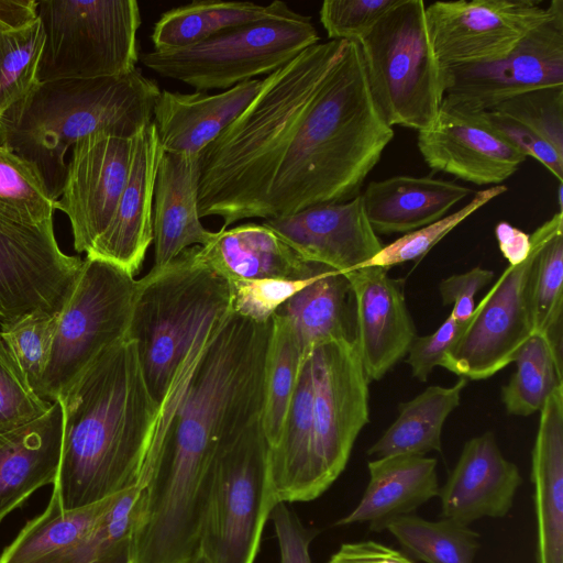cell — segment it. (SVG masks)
<instances>
[{"instance_id": "f6af8a7d", "label": "cell", "mask_w": 563, "mask_h": 563, "mask_svg": "<svg viewBox=\"0 0 563 563\" xmlns=\"http://www.w3.org/2000/svg\"><path fill=\"white\" fill-rule=\"evenodd\" d=\"M463 327L464 324L457 322L450 313L432 334L417 336L406 360L412 376L420 382H426L433 368L441 365Z\"/></svg>"}, {"instance_id": "d4e9b609", "label": "cell", "mask_w": 563, "mask_h": 563, "mask_svg": "<svg viewBox=\"0 0 563 563\" xmlns=\"http://www.w3.org/2000/svg\"><path fill=\"white\" fill-rule=\"evenodd\" d=\"M58 400L38 419L0 434V521L38 488L54 484L62 450Z\"/></svg>"}, {"instance_id": "5bb4252c", "label": "cell", "mask_w": 563, "mask_h": 563, "mask_svg": "<svg viewBox=\"0 0 563 563\" xmlns=\"http://www.w3.org/2000/svg\"><path fill=\"white\" fill-rule=\"evenodd\" d=\"M545 13L547 7L534 0L437 1L426 7V21L445 69L505 57Z\"/></svg>"}, {"instance_id": "e0dca14e", "label": "cell", "mask_w": 563, "mask_h": 563, "mask_svg": "<svg viewBox=\"0 0 563 563\" xmlns=\"http://www.w3.org/2000/svg\"><path fill=\"white\" fill-rule=\"evenodd\" d=\"M133 140L97 133L71 147L58 210L70 222L78 253L91 250L114 214L128 179Z\"/></svg>"}, {"instance_id": "816d5d0a", "label": "cell", "mask_w": 563, "mask_h": 563, "mask_svg": "<svg viewBox=\"0 0 563 563\" xmlns=\"http://www.w3.org/2000/svg\"><path fill=\"white\" fill-rule=\"evenodd\" d=\"M188 563H207L206 559L203 558V555L198 551L190 560Z\"/></svg>"}, {"instance_id": "484cf974", "label": "cell", "mask_w": 563, "mask_h": 563, "mask_svg": "<svg viewBox=\"0 0 563 563\" xmlns=\"http://www.w3.org/2000/svg\"><path fill=\"white\" fill-rule=\"evenodd\" d=\"M537 563H563V385L540 410L531 455Z\"/></svg>"}, {"instance_id": "8fae6325", "label": "cell", "mask_w": 563, "mask_h": 563, "mask_svg": "<svg viewBox=\"0 0 563 563\" xmlns=\"http://www.w3.org/2000/svg\"><path fill=\"white\" fill-rule=\"evenodd\" d=\"M313 377L310 492L312 500L341 475L369 421L368 384L356 340L328 342L310 352Z\"/></svg>"}, {"instance_id": "4316f807", "label": "cell", "mask_w": 563, "mask_h": 563, "mask_svg": "<svg viewBox=\"0 0 563 563\" xmlns=\"http://www.w3.org/2000/svg\"><path fill=\"white\" fill-rule=\"evenodd\" d=\"M369 479L357 506L335 526L368 523L385 530L395 518L413 514L439 494L437 460L420 455H390L367 464Z\"/></svg>"}, {"instance_id": "b9f144b4", "label": "cell", "mask_w": 563, "mask_h": 563, "mask_svg": "<svg viewBox=\"0 0 563 563\" xmlns=\"http://www.w3.org/2000/svg\"><path fill=\"white\" fill-rule=\"evenodd\" d=\"M52 404L35 393L0 333V434L38 419Z\"/></svg>"}, {"instance_id": "c3c4849f", "label": "cell", "mask_w": 563, "mask_h": 563, "mask_svg": "<svg viewBox=\"0 0 563 563\" xmlns=\"http://www.w3.org/2000/svg\"><path fill=\"white\" fill-rule=\"evenodd\" d=\"M327 563H416L401 551L376 541L343 543Z\"/></svg>"}, {"instance_id": "bcb514c9", "label": "cell", "mask_w": 563, "mask_h": 563, "mask_svg": "<svg viewBox=\"0 0 563 563\" xmlns=\"http://www.w3.org/2000/svg\"><path fill=\"white\" fill-rule=\"evenodd\" d=\"M279 544V563H312L309 547L317 531L303 526L286 503H277L269 516Z\"/></svg>"}, {"instance_id": "1f68e13d", "label": "cell", "mask_w": 563, "mask_h": 563, "mask_svg": "<svg viewBox=\"0 0 563 563\" xmlns=\"http://www.w3.org/2000/svg\"><path fill=\"white\" fill-rule=\"evenodd\" d=\"M290 7L279 0L267 5L249 1L195 0L164 12L153 26L155 49L184 47L230 29L283 14Z\"/></svg>"}, {"instance_id": "ee69618b", "label": "cell", "mask_w": 563, "mask_h": 563, "mask_svg": "<svg viewBox=\"0 0 563 563\" xmlns=\"http://www.w3.org/2000/svg\"><path fill=\"white\" fill-rule=\"evenodd\" d=\"M398 0H325L319 16L329 40L357 41Z\"/></svg>"}, {"instance_id": "d6a6232c", "label": "cell", "mask_w": 563, "mask_h": 563, "mask_svg": "<svg viewBox=\"0 0 563 563\" xmlns=\"http://www.w3.org/2000/svg\"><path fill=\"white\" fill-rule=\"evenodd\" d=\"M466 385L467 379L460 377L452 386H429L413 399L400 404L398 417L367 450V454L379 459L440 452L443 424L460 405Z\"/></svg>"}, {"instance_id": "7c38bea8", "label": "cell", "mask_w": 563, "mask_h": 563, "mask_svg": "<svg viewBox=\"0 0 563 563\" xmlns=\"http://www.w3.org/2000/svg\"><path fill=\"white\" fill-rule=\"evenodd\" d=\"M509 266L482 298L440 366L466 379H485L514 362L534 333L531 279L537 254Z\"/></svg>"}, {"instance_id": "cb8c5ba5", "label": "cell", "mask_w": 563, "mask_h": 563, "mask_svg": "<svg viewBox=\"0 0 563 563\" xmlns=\"http://www.w3.org/2000/svg\"><path fill=\"white\" fill-rule=\"evenodd\" d=\"M198 257L229 283L261 278L303 279L323 266L306 262L263 223L247 222L214 232L196 245Z\"/></svg>"}, {"instance_id": "d590c367", "label": "cell", "mask_w": 563, "mask_h": 563, "mask_svg": "<svg viewBox=\"0 0 563 563\" xmlns=\"http://www.w3.org/2000/svg\"><path fill=\"white\" fill-rule=\"evenodd\" d=\"M516 371L501 388L508 413L530 416L540 412L548 397L562 383V354L542 334L533 333L518 351Z\"/></svg>"}, {"instance_id": "4fadbf2b", "label": "cell", "mask_w": 563, "mask_h": 563, "mask_svg": "<svg viewBox=\"0 0 563 563\" xmlns=\"http://www.w3.org/2000/svg\"><path fill=\"white\" fill-rule=\"evenodd\" d=\"M53 220H0V324L35 311L59 314L65 307L84 260L59 249Z\"/></svg>"}, {"instance_id": "60d3db41", "label": "cell", "mask_w": 563, "mask_h": 563, "mask_svg": "<svg viewBox=\"0 0 563 563\" xmlns=\"http://www.w3.org/2000/svg\"><path fill=\"white\" fill-rule=\"evenodd\" d=\"M57 318L58 314L35 311L0 324L4 342L35 393L51 356Z\"/></svg>"}, {"instance_id": "277c9868", "label": "cell", "mask_w": 563, "mask_h": 563, "mask_svg": "<svg viewBox=\"0 0 563 563\" xmlns=\"http://www.w3.org/2000/svg\"><path fill=\"white\" fill-rule=\"evenodd\" d=\"M230 310L229 282L198 257L196 245L137 279L126 336L136 345L146 386L158 407L151 453Z\"/></svg>"}, {"instance_id": "7402d4cb", "label": "cell", "mask_w": 563, "mask_h": 563, "mask_svg": "<svg viewBox=\"0 0 563 563\" xmlns=\"http://www.w3.org/2000/svg\"><path fill=\"white\" fill-rule=\"evenodd\" d=\"M263 79L209 95L161 90L153 111L163 153L201 155L255 98Z\"/></svg>"}, {"instance_id": "603a6c76", "label": "cell", "mask_w": 563, "mask_h": 563, "mask_svg": "<svg viewBox=\"0 0 563 563\" xmlns=\"http://www.w3.org/2000/svg\"><path fill=\"white\" fill-rule=\"evenodd\" d=\"M201 155L163 153L153 199L154 264L159 269L183 251L211 241L199 216Z\"/></svg>"}, {"instance_id": "f546056e", "label": "cell", "mask_w": 563, "mask_h": 563, "mask_svg": "<svg viewBox=\"0 0 563 563\" xmlns=\"http://www.w3.org/2000/svg\"><path fill=\"white\" fill-rule=\"evenodd\" d=\"M275 313L288 320L302 355L328 342L356 339L350 279L346 274L328 267H323Z\"/></svg>"}, {"instance_id": "2e32d148", "label": "cell", "mask_w": 563, "mask_h": 563, "mask_svg": "<svg viewBox=\"0 0 563 563\" xmlns=\"http://www.w3.org/2000/svg\"><path fill=\"white\" fill-rule=\"evenodd\" d=\"M417 146L432 170L476 185H501L527 159L484 110L446 97L433 122L418 132Z\"/></svg>"}, {"instance_id": "9a60e30c", "label": "cell", "mask_w": 563, "mask_h": 563, "mask_svg": "<svg viewBox=\"0 0 563 563\" xmlns=\"http://www.w3.org/2000/svg\"><path fill=\"white\" fill-rule=\"evenodd\" d=\"M444 97L476 110L539 88L563 86V0L505 57L443 69Z\"/></svg>"}, {"instance_id": "6da1fadb", "label": "cell", "mask_w": 563, "mask_h": 563, "mask_svg": "<svg viewBox=\"0 0 563 563\" xmlns=\"http://www.w3.org/2000/svg\"><path fill=\"white\" fill-rule=\"evenodd\" d=\"M394 130L371 95L356 41L319 42L266 76L201 154L200 218L233 223L346 202Z\"/></svg>"}, {"instance_id": "ab89813d", "label": "cell", "mask_w": 563, "mask_h": 563, "mask_svg": "<svg viewBox=\"0 0 563 563\" xmlns=\"http://www.w3.org/2000/svg\"><path fill=\"white\" fill-rule=\"evenodd\" d=\"M507 189V186L501 184L477 191L472 200L457 211L405 233L394 242L384 245L364 267L379 266L389 269L394 265L421 258L461 222L494 198L505 194Z\"/></svg>"}, {"instance_id": "8992f818", "label": "cell", "mask_w": 563, "mask_h": 563, "mask_svg": "<svg viewBox=\"0 0 563 563\" xmlns=\"http://www.w3.org/2000/svg\"><path fill=\"white\" fill-rule=\"evenodd\" d=\"M426 7L422 0H398L356 41L373 100L391 128L427 129L444 99Z\"/></svg>"}, {"instance_id": "ffe728a7", "label": "cell", "mask_w": 563, "mask_h": 563, "mask_svg": "<svg viewBox=\"0 0 563 563\" xmlns=\"http://www.w3.org/2000/svg\"><path fill=\"white\" fill-rule=\"evenodd\" d=\"M163 151L152 121L133 140L124 189L114 214L86 256L110 262L130 274L140 271L153 242V199Z\"/></svg>"}, {"instance_id": "836d02e7", "label": "cell", "mask_w": 563, "mask_h": 563, "mask_svg": "<svg viewBox=\"0 0 563 563\" xmlns=\"http://www.w3.org/2000/svg\"><path fill=\"white\" fill-rule=\"evenodd\" d=\"M537 254L531 279L534 333L544 335L562 354L563 213L555 212L531 234Z\"/></svg>"}, {"instance_id": "f35d334b", "label": "cell", "mask_w": 563, "mask_h": 563, "mask_svg": "<svg viewBox=\"0 0 563 563\" xmlns=\"http://www.w3.org/2000/svg\"><path fill=\"white\" fill-rule=\"evenodd\" d=\"M40 19L13 32H0V119L37 84L44 45Z\"/></svg>"}, {"instance_id": "d6986e66", "label": "cell", "mask_w": 563, "mask_h": 563, "mask_svg": "<svg viewBox=\"0 0 563 563\" xmlns=\"http://www.w3.org/2000/svg\"><path fill=\"white\" fill-rule=\"evenodd\" d=\"M354 297L357 349L369 380H378L407 355L417 338L401 282L388 269L367 266L346 273Z\"/></svg>"}, {"instance_id": "44dd1931", "label": "cell", "mask_w": 563, "mask_h": 563, "mask_svg": "<svg viewBox=\"0 0 563 563\" xmlns=\"http://www.w3.org/2000/svg\"><path fill=\"white\" fill-rule=\"evenodd\" d=\"M521 483L518 466L503 455L494 433L474 437L439 489L442 517L465 526L505 517Z\"/></svg>"}, {"instance_id": "f907efd6", "label": "cell", "mask_w": 563, "mask_h": 563, "mask_svg": "<svg viewBox=\"0 0 563 563\" xmlns=\"http://www.w3.org/2000/svg\"><path fill=\"white\" fill-rule=\"evenodd\" d=\"M38 19L36 0H0V32H13Z\"/></svg>"}, {"instance_id": "e575fe53", "label": "cell", "mask_w": 563, "mask_h": 563, "mask_svg": "<svg viewBox=\"0 0 563 563\" xmlns=\"http://www.w3.org/2000/svg\"><path fill=\"white\" fill-rule=\"evenodd\" d=\"M302 357V351L288 320L275 313L272 317V332L265 361L264 401L261 415V424L268 448H273L279 439Z\"/></svg>"}, {"instance_id": "52a82bcc", "label": "cell", "mask_w": 563, "mask_h": 563, "mask_svg": "<svg viewBox=\"0 0 563 563\" xmlns=\"http://www.w3.org/2000/svg\"><path fill=\"white\" fill-rule=\"evenodd\" d=\"M320 42L309 15L291 8L283 14L230 29L192 45L151 49L141 60L157 75L196 91L230 89L271 75Z\"/></svg>"}, {"instance_id": "74e56055", "label": "cell", "mask_w": 563, "mask_h": 563, "mask_svg": "<svg viewBox=\"0 0 563 563\" xmlns=\"http://www.w3.org/2000/svg\"><path fill=\"white\" fill-rule=\"evenodd\" d=\"M56 210L58 200L36 167L0 143V220L37 224L53 219Z\"/></svg>"}, {"instance_id": "681fc988", "label": "cell", "mask_w": 563, "mask_h": 563, "mask_svg": "<svg viewBox=\"0 0 563 563\" xmlns=\"http://www.w3.org/2000/svg\"><path fill=\"white\" fill-rule=\"evenodd\" d=\"M495 235L498 247L509 266H516L528 257L531 250L530 234L501 221L495 228Z\"/></svg>"}, {"instance_id": "30bf717a", "label": "cell", "mask_w": 563, "mask_h": 563, "mask_svg": "<svg viewBox=\"0 0 563 563\" xmlns=\"http://www.w3.org/2000/svg\"><path fill=\"white\" fill-rule=\"evenodd\" d=\"M136 291L134 275L110 262L86 256L58 314L38 396L57 400L102 351L128 335Z\"/></svg>"}, {"instance_id": "5b68a950", "label": "cell", "mask_w": 563, "mask_h": 563, "mask_svg": "<svg viewBox=\"0 0 563 563\" xmlns=\"http://www.w3.org/2000/svg\"><path fill=\"white\" fill-rule=\"evenodd\" d=\"M159 92L140 68L119 77L37 82L0 119V143L33 164L58 200L67 151L97 133L134 139L152 123Z\"/></svg>"}, {"instance_id": "83f0119b", "label": "cell", "mask_w": 563, "mask_h": 563, "mask_svg": "<svg viewBox=\"0 0 563 563\" xmlns=\"http://www.w3.org/2000/svg\"><path fill=\"white\" fill-rule=\"evenodd\" d=\"M472 192L451 180L397 175L371 181L361 196L377 234H405L443 218Z\"/></svg>"}, {"instance_id": "7bdbcfd3", "label": "cell", "mask_w": 563, "mask_h": 563, "mask_svg": "<svg viewBox=\"0 0 563 563\" xmlns=\"http://www.w3.org/2000/svg\"><path fill=\"white\" fill-rule=\"evenodd\" d=\"M317 274L303 279L261 278L229 283L231 309L253 321L267 322L284 302L306 287Z\"/></svg>"}, {"instance_id": "9c48e42d", "label": "cell", "mask_w": 563, "mask_h": 563, "mask_svg": "<svg viewBox=\"0 0 563 563\" xmlns=\"http://www.w3.org/2000/svg\"><path fill=\"white\" fill-rule=\"evenodd\" d=\"M44 45L37 82L124 76L139 60L135 0H40Z\"/></svg>"}, {"instance_id": "4dcf8cb0", "label": "cell", "mask_w": 563, "mask_h": 563, "mask_svg": "<svg viewBox=\"0 0 563 563\" xmlns=\"http://www.w3.org/2000/svg\"><path fill=\"white\" fill-rule=\"evenodd\" d=\"M121 493L66 510L52 490L45 510L30 520L1 552L0 563H62L88 537Z\"/></svg>"}, {"instance_id": "7a4b0ae2", "label": "cell", "mask_w": 563, "mask_h": 563, "mask_svg": "<svg viewBox=\"0 0 563 563\" xmlns=\"http://www.w3.org/2000/svg\"><path fill=\"white\" fill-rule=\"evenodd\" d=\"M272 319L230 310L147 464L141 536L169 550L197 545L219 449L261 419Z\"/></svg>"}, {"instance_id": "7dc6e473", "label": "cell", "mask_w": 563, "mask_h": 563, "mask_svg": "<svg viewBox=\"0 0 563 563\" xmlns=\"http://www.w3.org/2000/svg\"><path fill=\"white\" fill-rule=\"evenodd\" d=\"M493 278V271L479 266L462 274L451 275L439 284L442 303L453 305L451 314L457 322L465 324L474 312L476 294Z\"/></svg>"}, {"instance_id": "8d00e7d4", "label": "cell", "mask_w": 563, "mask_h": 563, "mask_svg": "<svg viewBox=\"0 0 563 563\" xmlns=\"http://www.w3.org/2000/svg\"><path fill=\"white\" fill-rule=\"evenodd\" d=\"M385 530L407 553L426 563H474L479 548L477 532L446 518L429 521L411 514L393 519Z\"/></svg>"}, {"instance_id": "f5cc1de1", "label": "cell", "mask_w": 563, "mask_h": 563, "mask_svg": "<svg viewBox=\"0 0 563 563\" xmlns=\"http://www.w3.org/2000/svg\"><path fill=\"white\" fill-rule=\"evenodd\" d=\"M126 563H131V561L129 560Z\"/></svg>"}, {"instance_id": "ba28073f", "label": "cell", "mask_w": 563, "mask_h": 563, "mask_svg": "<svg viewBox=\"0 0 563 563\" xmlns=\"http://www.w3.org/2000/svg\"><path fill=\"white\" fill-rule=\"evenodd\" d=\"M277 503L260 419L222 445L213 460L199 536L207 563H254Z\"/></svg>"}, {"instance_id": "3957f363", "label": "cell", "mask_w": 563, "mask_h": 563, "mask_svg": "<svg viewBox=\"0 0 563 563\" xmlns=\"http://www.w3.org/2000/svg\"><path fill=\"white\" fill-rule=\"evenodd\" d=\"M57 400L63 433L53 490L60 506L76 509L141 486L158 407L134 341L102 351Z\"/></svg>"}, {"instance_id": "f1b7e54d", "label": "cell", "mask_w": 563, "mask_h": 563, "mask_svg": "<svg viewBox=\"0 0 563 563\" xmlns=\"http://www.w3.org/2000/svg\"><path fill=\"white\" fill-rule=\"evenodd\" d=\"M484 111L527 157L563 181V86L530 90Z\"/></svg>"}, {"instance_id": "ac0fdd59", "label": "cell", "mask_w": 563, "mask_h": 563, "mask_svg": "<svg viewBox=\"0 0 563 563\" xmlns=\"http://www.w3.org/2000/svg\"><path fill=\"white\" fill-rule=\"evenodd\" d=\"M262 223L306 262L344 274L364 267L384 246L368 222L361 195Z\"/></svg>"}]
</instances>
